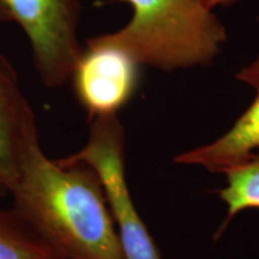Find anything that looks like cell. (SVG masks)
<instances>
[{"mask_svg": "<svg viewBox=\"0 0 259 259\" xmlns=\"http://www.w3.org/2000/svg\"><path fill=\"white\" fill-rule=\"evenodd\" d=\"M10 196L64 259H125L97 174L85 164L64 167L51 160L38 135L25 148Z\"/></svg>", "mask_w": 259, "mask_h": 259, "instance_id": "1", "label": "cell"}, {"mask_svg": "<svg viewBox=\"0 0 259 259\" xmlns=\"http://www.w3.org/2000/svg\"><path fill=\"white\" fill-rule=\"evenodd\" d=\"M134 10L124 28L99 35L139 65L163 72L206 67L227 41L225 25L206 0H116Z\"/></svg>", "mask_w": 259, "mask_h": 259, "instance_id": "2", "label": "cell"}, {"mask_svg": "<svg viewBox=\"0 0 259 259\" xmlns=\"http://www.w3.org/2000/svg\"><path fill=\"white\" fill-rule=\"evenodd\" d=\"M125 130L118 115L90 120L87 143L78 151L54 160L60 166L82 163L101 181L125 259H162L130 193L125 176Z\"/></svg>", "mask_w": 259, "mask_h": 259, "instance_id": "3", "label": "cell"}, {"mask_svg": "<svg viewBox=\"0 0 259 259\" xmlns=\"http://www.w3.org/2000/svg\"><path fill=\"white\" fill-rule=\"evenodd\" d=\"M79 17V0H0V22L24 31L38 77L52 89L69 82L82 53Z\"/></svg>", "mask_w": 259, "mask_h": 259, "instance_id": "4", "label": "cell"}, {"mask_svg": "<svg viewBox=\"0 0 259 259\" xmlns=\"http://www.w3.org/2000/svg\"><path fill=\"white\" fill-rule=\"evenodd\" d=\"M70 79L89 120L118 115L137 93L141 65L124 51L94 36L87 40Z\"/></svg>", "mask_w": 259, "mask_h": 259, "instance_id": "5", "label": "cell"}, {"mask_svg": "<svg viewBox=\"0 0 259 259\" xmlns=\"http://www.w3.org/2000/svg\"><path fill=\"white\" fill-rule=\"evenodd\" d=\"M37 135L36 115L22 90L18 74L0 53V197L11 194L25 148Z\"/></svg>", "mask_w": 259, "mask_h": 259, "instance_id": "6", "label": "cell"}, {"mask_svg": "<svg viewBox=\"0 0 259 259\" xmlns=\"http://www.w3.org/2000/svg\"><path fill=\"white\" fill-rule=\"evenodd\" d=\"M235 78L254 90L253 101L226 134L211 143L177 155L176 163L198 166L213 174H225L259 149V54L236 72Z\"/></svg>", "mask_w": 259, "mask_h": 259, "instance_id": "7", "label": "cell"}, {"mask_svg": "<svg viewBox=\"0 0 259 259\" xmlns=\"http://www.w3.org/2000/svg\"><path fill=\"white\" fill-rule=\"evenodd\" d=\"M0 259L64 258L14 206H0Z\"/></svg>", "mask_w": 259, "mask_h": 259, "instance_id": "8", "label": "cell"}, {"mask_svg": "<svg viewBox=\"0 0 259 259\" xmlns=\"http://www.w3.org/2000/svg\"><path fill=\"white\" fill-rule=\"evenodd\" d=\"M223 176H226V186L218 194L226 204L227 213L215 239L222 235L238 213L248 209H259V149Z\"/></svg>", "mask_w": 259, "mask_h": 259, "instance_id": "9", "label": "cell"}, {"mask_svg": "<svg viewBox=\"0 0 259 259\" xmlns=\"http://www.w3.org/2000/svg\"><path fill=\"white\" fill-rule=\"evenodd\" d=\"M236 2H239V0H206L210 8L212 9H215L216 6H229Z\"/></svg>", "mask_w": 259, "mask_h": 259, "instance_id": "10", "label": "cell"}]
</instances>
